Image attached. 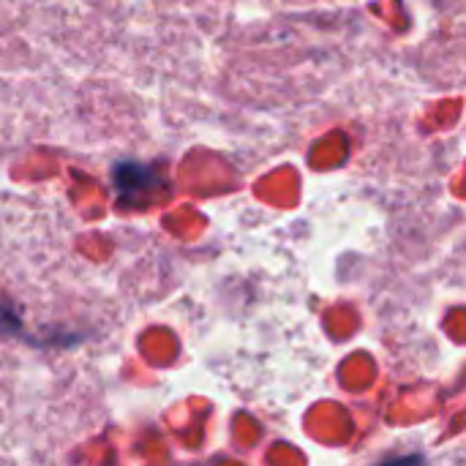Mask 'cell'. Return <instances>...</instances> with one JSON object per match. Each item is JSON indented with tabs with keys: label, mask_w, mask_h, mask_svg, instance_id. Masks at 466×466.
I'll return each instance as SVG.
<instances>
[{
	"label": "cell",
	"mask_w": 466,
	"mask_h": 466,
	"mask_svg": "<svg viewBox=\"0 0 466 466\" xmlns=\"http://www.w3.org/2000/svg\"><path fill=\"white\" fill-rule=\"evenodd\" d=\"M164 183L161 172L147 164L123 161L115 167V188L123 202H145Z\"/></svg>",
	"instance_id": "cell-1"
}]
</instances>
